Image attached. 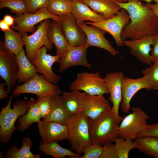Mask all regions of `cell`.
Wrapping results in <instances>:
<instances>
[{
    "label": "cell",
    "instance_id": "6da1fadb",
    "mask_svg": "<svg viewBox=\"0 0 158 158\" xmlns=\"http://www.w3.org/2000/svg\"><path fill=\"white\" fill-rule=\"evenodd\" d=\"M114 1L121 8L127 11L130 18V22L121 32L122 41L158 33V17L151 8L142 3L141 0H129L126 3Z\"/></svg>",
    "mask_w": 158,
    "mask_h": 158
},
{
    "label": "cell",
    "instance_id": "7a4b0ae2",
    "mask_svg": "<svg viewBox=\"0 0 158 158\" xmlns=\"http://www.w3.org/2000/svg\"><path fill=\"white\" fill-rule=\"evenodd\" d=\"M13 96L10 95L8 103L2 107L0 112V141L3 144L8 143L14 131L17 129L15 126L16 122L21 116L25 114L35 99L17 100L11 108Z\"/></svg>",
    "mask_w": 158,
    "mask_h": 158
},
{
    "label": "cell",
    "instance_id": "3957f363",
    "mask_svg": "<svg viewBox=\"0 0 158 158\" xmlns=\"http://www.w3.org/2000/svg\"><path fill=\"white\" fill-rule=\"evenodd\" d=\"M92 144L104 145L114 142L119 137V124L111 109L97 118H89Z\"/></svg>",
    "mask_w": 158,
    "mask_h": 158
},
{
    "label": "cell",
    "instance_id": "277c9868",
    "mask_svg": "<svg viewBox=\"0 0 158 158\" xmlns=\"http://www.w3.org/2000/svg\"><path fill=\"white\" fill-rule=\"evenodd\" d=\"M67 126L68 139L72 148L78 154L83 153L87 146L92 144L89 118L82 112L71 116Z\"/></svg>",
    "mask_w": 158,
    "mask_h": 158
},
{
    "label": "cell",
    "instance_id": "5b68a950",
    "mask_svg": "<svg viewBox=\"0 0 158 158\" xmlns=\"http://www.w3.org/2000/svg\"><path fill=\"white\" fill-rule=\"evenodd\" d=\"M62 92L59 87L46 79L42 75L37 73L30 80L16 87L12 92L15 97L24 93L36 95L38 97H52L61 95Z\"/></svg>",
    "mask_w": 158,
    "mask_h": 158
},
{
    "label": "cell",
    "instance_id": "8992f818",
    "mask_svg": "<svg viewBox=\"0 0 158 158\" xmlns=\"http://www.w3.org/2000/svg\"><path fill=\"white\" fill-rule=\"evenodd\" d=\"M132 112L123 117L119 125V137L135 140L147 126L149 116L139 107H132Z\"/></svg>",
    "mask_w": 158,
    "mask_h": 158
},
{
    "label": "cell",
    "instance_id": "52a82bcc",
    "mask_svg": "<svg viewBox=\"0 0 158 158\" xmlns=\"http://www.w3.org/2000/svg\"><path fill=\"white\" fill-rule=\"evenodd\" d=\"M71 90H82L90 95H104L109 94L105 79L99 72L78 73L75 80L69 86Z\"/></svg>",
    "mask_w": 158,
    "mask_h": 158
},
{
    "label": "cell",
    "instance_id": "ba28073f",
    "mask_svg": "<svg viewBox=\"0 0 158 158\" xmlns=\"http://www.w3.org/2000/svg\"><path fill=\"white\" fill-rule=\"evenodd\" d=\"M50 21L49 19H47L41 22L37 26L36 30L31 35H28L27 33H22L26 55L30 62L34 55L42 47L45 46L49 51L53 48V45L47 34Z\"/></svg>",
    "mask_w": 158,
    "mask_h": 158
},
{
    "label": "cell",
    "instance_id": "9c48e42d",
    "mask_svg": "<svg viewBox=\"0 0 158 158\" xmlns=\"http://www.w3.org/2000/svg\"><path fill=\"white\" fill-rule=\"evenodd\" d=\"M14 25L11 27L22 33L30 32L33 33L37 28L35 25L47 19H51L59 22L61 18L50 13L47 8L38 10L33 13L26 12L16 15L15 17Z\"/></svg>",
    "mask_w": 158,
    "mask_h": 158
},
{
    "label": "cell",
    "instance_id": "30bf717a",
    "mask_svg": "<svg viewBox=\"0 0 158 158\" xmlns=\"http://www.w3.org/2000/svg\"><path fill=\"white\" fill-rule=\"evenodd\" d=\"M130 22L127 11L121 8L118 12L111 18L98 23L86 21L85 24L101 28L110 33L114 39L118 47L124 45L121 39V32L124 28Z\"/></svg>",
    "mask_w": 158,
    "mask_h": 158
},
{
    "label": "cell",
    "instance_id": "8fae6325",
    "mask_svg": "<svg viewBox=\"0 0 158 158\" xmlns=\"http://www.w3.org/2000/svg\"><path fill=\"white\" fill-rule=\"evenodd\" d=\"M44 46L40 48L33 56L31 62L36 67V72L42 75L51 83L55 85L60 81L61 77L55 73L52 66L55 63H59L61 59L56 54L52 56L47 54Z\"/></svg>",
    "mask_w": 158,
    "mask_h": 158
},
{
    "label": "cell",
    "instance_id": "7c38bea8",
    "mask_svg": "<svg viewBox=\"0 0 158 158\" xmlns=\"http://www.w3.org/2000/svg\"><path fill=\"white\" fill-rule=\"evenodd\" d=\"M124 76L122 72L115 71L107 73L104 78L110 95L109 98L113 104L111 109L119 125L123 117L119 115L118 110L122 100V83Z\"/></svg>",
    "mask_w": 158,
    "mask_h": 158
},
{
    "label": "cell",
    "instance_id": "4fadbf2b",
    "mask_svg": "<svg viewBox=\"0 0 158 158\" xmlns=\"http://www.w3.org/2000/svg\"><path fill=\"white\" fill-rule=\"evenodd\" d=\"M18 70L16 56L5 50L0 44V76L4 81L8 93L18 80Z\"/></svg>",
    "mask_w": 158,
    "mask_h": 158
},
{
    "label": "cell",
    "instance_id": "5bb4252c",
    "mask_svg": "<svg viewBox=\"0 0 158 158\" xmlns=\"http://www.w3.org/2000/svg\"><path fill=\"white\" fill-rule=\"evenodd\" d=\"M60 17L61 19L59 23L70 48L86 44V35L78 25L72 13H70Z\"/></svg>",
    "mask_w": 158,
    "mask_h": 158
},
{
    "label": "cell",
    "instance_id": "9a60e30c",
    "mask_svg": "<svg viewBox=\"0 0 158 158\" xmlns=\"http://www.w3.org/2000/svg\"><path fill=\"white\" fill-rule=\"evenodd\" d=\"M154 35H148L136 40L122 41L124 45L128 47L131 54L141 63L150 66L153 62L151 52L153 44Z\"/></svg>",
    "mask_w": 158,
    "mask_h": 158
},
{
    "label": "cell",
    "instance_id": "2e32d148",
    "mask_svg": "<svg viewBox=\"0 0 158 158\" xmlns=\"http://www.w3.org/2000/svg\"><path fill=\"white\" fill-rule=\"evenodd\" d=\"M89 46L87 44L70 48L61 58L59 61V72L75 66H83L90 69L92 65L88 61L87 51Z\"/></svg>",
    "mask_w": 158,
    "mask_h": 158
},
{
    "label": "cell",
    "instance_id": "e0dca14e",
    "mask_svg": "<svg viewBox=\"0 0 158 158\" xmlns=\"http://www.w3.org/2000/svg\"><path fill=\"white\" fill-rule=\"evenodd\" d=\"M143 89L150 90L146 76H143L137 79L124 76L122 83L123 98L121 107L123 112L127 113L129 112L132 99L138 92Z\"/></svg>",
    "mask_w": 158,
    "mask_h": 158
},
{
    "label": "cell",
    "instance_id": "ac0fdd59",
    "mask_svg": "<svg viewBox=\"0 0 158 158\" xmlns=\"http://www.w3.org/2000/svg\"><path fill=\"white\" fill-rule=\"evenodd\" d=\"M37 123L38 131L43 142L61 141L68 139L67 126L44 120H41Z\"/></svg>",
    "mask_w": 158,
    "mask_h": 158
},
{
    "label": "cell",
    "instance_id": "d6986e66",
    "mask_svg": "<svg viewBox=\"0 0 158 158\" xmlns=\"http://www.w3.org/2000/svg\"><path fill=\"white\" fill-rule=\"evenodd\" d=\"M78 25L86 35V43L89 47H99L106 50L114 56L118 53V52L111 45L110 42L105 37L106 31L92 25H88L84 23Z\"/></svg>",
    "mask_w": 158,
    "mask_h": 158
},
{
    "label": "cell",
    "instance_id": "ffe728a7",
    "mask_svg": "<svg viewBox=\"0 0 158 158\" xmlns=\"http://www.w3.org/2000/svg\"><path fill=\"white\" fill-rule=\"evenodd\" d=\"M111 109L109 101L103 95L87 94L84 99L82 113L87 117L94 119Z\"/></svg>",
    "mask_w": 158,
    "mask_h": 158
},
{
    "label": "cell",
    "instance_id": "44dd1931",
    "mask_svg": "<svg viewBox=\"0 0 158 158\" xmlns=\"http://www.w3.org/2000/svg\"><path fill=\"white\" fill-rule=\"evenodd\" d=\"M47 34L49 41L56 48V54L61 58L70 47L59 23L53 20L50 21Z\"/></svg>",
    "mask_w": 158,
    "mask_h": 158
},
{
    "label": "cell",
    "instance_id": "7402d4cb",
    "mask_svg": "<svg viewBox=\"0 0 158 158\" xmlns=\"http://www.w3.org/2000/svg\"><path fill=\"white\" fill-rule=\"evenodd\" d=\"M72 1L71 13L78 25L83 23L86 20L98 23L108 19L102 15L94 12L81 0H74Z\"/></svg>",
    "mask_w": 158,
    "mask_h": 158
},
{
    "label": "cell",
    "instance_id": "603a6c76",
    "mask_svg": "<svg viewBox=\"0 0 158 158\" xmlns=\"http://www.w3.org/2000/svg\"><path fill=\"white\" fill-rule=\"evenodd\" d=\"M87 94L78 90L62 92L61 97L63 105L71 116L83 112L84 99Z\"/></svg>",
    "mask_w": 158,
    "mask_h": 158
},
{
    "label": "cell",
    "instance_id": "cb8c5ba5",
    "mask_svg": "<svg viewBox=\"0 0 158 158\" xmlns=\"http://www.w3.org/2000/svg\"><path fill=\"white\" fill-rule=\"evenodd\" d=\"M51 109L49 115L43 120L53 121L67 126L71 118L65 109L61 95L51 97Z\"/></svg>",
    "mask_w": 158,
    "mask_h": 158
},
{
    "label": "cell",
    "instance_id": "d4e9b609",
    "mask_svg": "<svg viewBox=\"0 0 158 158\" xmlns=\"http://www.w3.org/2000/svg\"><path fill=\"white\" fill-rule=\"evenodd\" d=\"M95 12L107 18L117 14L121 9L114 0H81Z\"/></svg>",
    "mask_w": 158,
    "mask_h": 158
},
{
    "label": "cell",
    "instance_id": "484cf974",
    "mask_svg": "<svg viewBox=\"0 0 158 158\" xmlns=\"http://www.w3.org/2000/svg\"><path fill=\"white\" fill-rule=\"evenodd\" d=\"M16 57L19 67L18 80L19 83H26L37 73L35 66L29 60L23 49Z\"/></svg>",
    "mask_w": 158,
    "mask_h": 158
},
{
    "label": "cell",
    "instance_id": "4316f807",
    "mask_svg": "<svg viewBox=\"0 0 158 158\" xmlns=\"http://www.w3.org/2000/svg\"><path fill=\"white\" fill-rule=\"evenodd\" d=\"M39 150L45 155H51L54 158H79L81 156L70 150L61 147L56 141H53L48 143L42 141L40 143Z\"/></svg>",
    "mask_w": 158,
    "mask_h": 158
},
{
    "label": "cell",
    "instance_id": "83f0119b",
    "mask_svg": "<svg viewBox=\"0 0 158 158\" xmlns=\"http://www.w3.org/2000/svg\"><path fill=\"white\" fill-rule=\"evenodd\" d=\"M4 32V40L0 44L5 50L16 56L23 49L25 45L22 33L16 32L11 28L10 30Z\"/></svg>",
    "mask_w": 158,
    "mask_h": 158
},
{
    "label": "cell",
    "instance_id": "f1b7e54d",
    "mask_svg": "<svg viewBox=\"0 0 158 158\" xmlns=\"http://www.w3.org/2000/svg\"><path fill=\"white\" fill-rule=\"evenodd\" d=\"M32 145V142L30 138L28 136L22 140V145L18 149L16 145L11 146L7 150L5 158H39L40 155L33 154L30 150Z\"/></svg>",
    "mask_w": 158,
    "mask_h": 158
},
{
    "label": "cell",
    "instance_id": "f546056e",
    "mask_svg": "<svg viewBox=\"0 0 158 158\" xmlns=\"http://www.w3.org/2000/svg\"><path fill=\"white\" fill-rule=\"evenodd\" d=\"M37 100V99H35L30 106L27 112L18 118V125L16 126L20 131H23L26 130L33 123H38L41 121L42 117Z\"/></svg>",
    "mask_w": 158,
    "mask_h": 158
},
{
    "label": "cell",
    "instance_id": "4dcf8cb0",
    "mask_svg": "<svg viewBox=\"0 0 158 158\" xmlns=\"http://www.w3.org/2000/svg\"><path fill=\"white\" fill-rule=\"evenodd\" d=\"M137 149L149 156L158 158V138L153 137L137 138L135 140Z\"/></svg>",
    "mask_w": 158,
    "mask_h": 158
},
{
    "label": "cell",
    "instance_id": "1f68e13d",
    "mask_svg": "<svg viewBox=\"0 0 158 158\" xmlns=\"http://www.w3.org/2000/svg\"><path fill=\"white\" fill-rule=\"evenodd\" d=\"M72 7L71 0H50L47 8L51 14L60 17L71 13Z\"/></svg>",
    "mask_w": 158,
    "mask_h": 158
},
{
    "label": "cell",
    "instance_id": "d6a6232c",
    "mask_svg": "<svg viewBox=\"0 0 158 158\" xmlns=\"http://www.w3.org/2000/svg\"><path fill=\"white\" fill-rule=\"evenodd\" d=\"M114 147L118 158H128L130 151L137 149L136 141L119 137L115 141Z\"/></svg>",
    "mask_w": 158,
    "mask_h": 158
},
{
    "label": "cell",
    "instance_id": "836d02e7",
    "mask_svg": "<svg viewBox=\"0 0 158 158\" xmlns=\"http://www.w3.org/2000/svg\"><path fill=\"white\" fill-rule=\"evenodd\" d=\"M7 8L13 13L18 15L27 11L25 0H0V8Z\"/></svg>",
    "mask_w": 158,
    "mask_h": 158
},
{
    "label": "cell",
    "instance_id": "e575fe53",
    "mask_svg": "<svg viewBox=\"0 0 158 158\" xmlns=\"http://www.w3.org/2000/svg\"><path fill=\"white\" fill-rule=\"evenodd\" d=\"M141 73L146 77L150 90H158V67L154 63L143 70Z\"/></svg>",
    "mask_w": 158,
    "mask_h": 158
},
{
    "label": "cell",
    "instance_id": "d590c367",
    "mask_svg": "<svg viewBox=\"0 0 158 158\" xmlns=\"http://www.w3.org/2000/svg\"><path fill=\"white\" fill-rule=\"evenodd\" d=\"M51 97H38L37 103L42 118L43 119L50 114L51 109Z\"/></svg>",
    "mask_w": 158,
    "mask_h": 158
},
{
    "label": "cell",
    "instance_id": "8d00e7d4",
    "mask_svg": "<svg viewBox=\"0 0 158 158\" xmlns=\"http://www.w3.org/2000/svg\"><path fill=\"white\" fill-rule=\"evenodd\" d=\"M102 148L101 145L92 144L85 149L83 152L84 155L79 158H100Z\"/></svg>",
    "mask_w": 158,
    "mask_h": 158
},
{
    "label": "cell",
    "instance_id": "74e56055",
    "mask_svg": "<svg viewBox=\"0 0 158 158\" xmlns=\"http://www.w3.org/2000/svg\"><path fill=\"white\" fill-rule=\"evenodd\" d=\"M50 0H25L27 7V12L33 13L41 8H47Z\"/></svg>",
    "mask_w": 158,
    "mask_h": 158
},
{
    "label": "cell",
    "instance_id": "f35d334b",
    "mask_svg": "<svg viewBox=\"0 0 158 158\" xmlns=\"http://www.w3.org/2000/svg\"><path fill=\"white\" fill-rule=\"evenodd\" d=\"M144 137H153L158 138V123L151 124H147L145 129L140 133L138 135L137 138Z\"/></svg>",
    "mask_w": 158,
    "mask_h": 158
},
{
    "label": "cell",
    "instance_id": "ab89813d",
    "mask_svg": "<svg viewBox=\"0 0 158 158\" xmlns=\"http://www.w3.org/2000/svg\"><path fill=\"white\" fill-rule=\"evenodd\" d=\"M100 158H118L114 145L112 142L104 145Z\"/></svg>",
    "mask_w": 158,
    "mask_h": 158
},
{
    "label": "cell",
    "instance_id": "60d3db41",
    "mask_svg": "<svg viewBox=\"0 0 158 158\" xmlns=\"http://www.w3.org/2000/svg\"><path fill=\"white\" fill-rule=\"evenodd\" d=\"M153 45L151 56L152 62L154 63L158 59V33L154 35Z\"/></svg>",
    "mask_w": 158,
    "mask_h": 158
},
{
    "label": "cell",
    "instance_id": "b9f144b4",
    "mask_svg": "<svg viewBox=\"0 0 158 158\" xmlns=\"http://www.w3.org/2000/svg\"><path fill=\"white\" fill-rule=\"evenodd\" d=\"M3 20L11 27L14 25L15 17H13L11 15H5L3 17Z\"/></svg>",
    "mask_w": 158,
    "mask_h": 158
},
{
    "label": "cell",
    "instance_id": "7bdbcfd3",
    "mask_svg": "<svg viewBox=\"0 0 158 158\" xmlns=\"http://www.w3.org/2000/svg\"><path fill=\"white\" fill-rule=\"evenodd\" d=\"M5 82H3L0 84V99H4L8 97V93L7 91L4 89Z\"/></svg>",
    "mask_w": 158,
    "mask_h": 158
},
{
    "label": "cell",
    "instance_id": "ee69618b",
    "mask_svg": "<svg viewBox=\"0 0 158 158\" xmlns=\"http://www.w3.org/2000/svg\"><path fill=\"white\" fill-rule=\"evenodd\" d=\"M0 28L3 32L10 30L11 29V27L3 19L0 20Z\"/></svg>",
    "mask_w": 158,
    "mask_h": 158
},
{
    "label": "cell",
    "instance_id": "f6af8a7d",
    "mask_svg": "<svg viewBox=\"0 0 158 158\" xmlns=\"http://www.w3.org/2000/svg\"><path fill=\"white\" fill-rule=\"evenodd\" d=\"M145 5L151 8L158 17V4L150 3H146Z\"/></svg>",
    "mask_w": 158,
    "mask_h": 158
},
{
    "label": "cell",
    "instance_id": "bcb514c9",
    "mask_svg": "<svg viewBox=\"0 0 158 158\" xmlns=\"http://www.w3.org/2000/svg\"><path fill=\"white\" fill-rule=\"evenodd\" d=\"M146 2L147 3H150L152 1H154L156 4H158V0H141Z\"/></svg>",
    "mask_w": 158,
    "mask_h": 158
},
{
    "label": "cell",
    "instance_id": "7dc6e473",
    "mask_svg": "<svg viewBox=\"0 0 158 158\" xmlns=\"http://www.w3.org/2000/svg\"><path fill=\"white\" fill-rule=\"evenodd\" d=\"M120 3H126L128 2L129 0H114Z\"/></svg>",
    "mask_w": 158,
    "mask_h": 158
},
{
    "label": "cell",
    "instance_id": "c3c4849f",
    "mask_svg": "<svg viewBox=\"0 0 158 158\" xmlns=\"http://www.w3.org/2000/svg\"><path fill=\"white\" fill-rule=\"evenodd\" d=\"M158 67V59L154 63Z\"/></svg>",
    "mask_w": 158,
    "mask_h": 158
},
{
    "label": "cell",
    "instance_id": "681fc988",
    "mask_svg": "<svg viewBox=\"0 0 158 158\" xmlns=\"http://www.w3.org/2000/svg\"><path fill=\"white\" fill-rule=\"evenodd\" d=\"M71 0L73 1L74 0Z\"/></svg>",
    "mask_w": 158,
    "mask_h": 158
}]
</instances>
